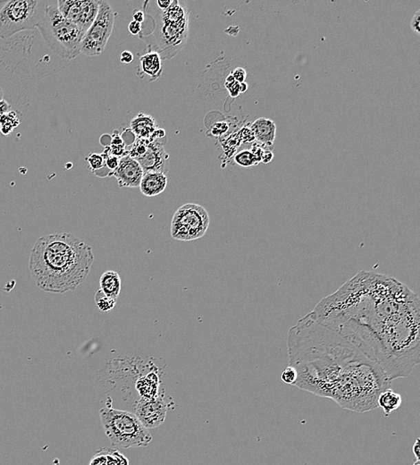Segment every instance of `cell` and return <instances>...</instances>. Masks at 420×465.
I'll return each instance as SVG.
<instances>
[{
	"mask_svg": "<svg viewBox=\"0 0 420 465\" xmlns=\"http://www.w3.org/2000/svg\"><path fill=\"white\" fill-rule=\"evenodd\" d=\"M362 351L390 380L420 362V299L395 278L359 271L311 311Z\"/></svg>",
	"mask_w": 420,
	"mask_h": 465,
	"instance_id": "cell-1",
	"label": "cell"
},
{
	"mask_svg": "<svg viewBox=\"0 0 420 465\" xmlns=\"http://www.w3.org/2000/svg\"><path fill=\"white\" fill-rule=\"evenodd\" d=\"M289 365L298 373L294 386L331 398L344 409H377L378 397L392 381L355 344L311 313L288 332Z\"/></svg>",
	"mask_w": 420,
	"mask_h": 465,
	"instance_id": "cell-2",
	"label": "cell"
},
{
	"mask_svg": "<svg viewBox=\"0 0 420 465\" xmlns=\"http://www.w3.org/2000/svg\"><path fill=\"white\" fill-rule=\"evenodd\" d=\"M94 262L91 246L72 234L40 237L30 254L29 271L36 286L47 293H65L82 285Z\"/></svg>",
	"mask_w": 420,
	"mask_h": 465,
	"instance_id": "cell-3",
	"label": "cell"
},
{
	"mask_svg": "<svg viewBox=\"0 0 420 465\" xmlns=\"http://www.w3.org/2000/svg\"><path fill=\"white\" fill-rule=\"evenodd\" d=\"M48 48L65 59H74L81 54V44L85 32L65 19L58 6L49 5L38 28Z\"/></svg>",
	"mask_w": 420,
	"mask_h": 465,
	"instance_id": "cell-4",
	"label": "cell"
},
{
	"mask_svg": "<svg viewBox=\"0 0 420 465\" xmlns=\"http://www.w3.org/2000/svg\"><path fill=\"white\" fill-rule=\"evenodd\" d=\"M187 3L173 1L166 10L158 8L155 20V37L162 59H171L185 47L189 34Z\"/></svg>",
	"mask_w": 420,
	"mask_h": 465,
	"instance_id": "cell-5",
	"label": "cell"
},
{
	"mask_svg": "<svg viewBox=\"0 0 420 465\" xmlns=\"http://www.w3.org/2000/svg\"><path fill=\"white\" fill-rule=\"evenodd\" d=\"M102 427L113 446L120 448H144L152 440L151 434L134 413L102 408Z\"/></svg>",
	"mask_w": 420,
	"mask_h": 465,
	"instance_id": "cell-6",
	"label": "cell"
},
{
	"mask_svg": "<svg viewBox=\"0 0 420 465\" xmlns=\"http://www.w3.org/2000/svg\"><path fill=\"white\" fill-rule=\"evenodd\" d=\"M48 6L41 0H0V39L38 28Z\"/></svg>",
	"mask_w": 420,
	"mask_h": 465,
	"instance_id": "cell-7",
	"label": "cell"
},
{
	"mask_svg": "<svg viewBox=\"0 0 420 465\" xmlns=\"http://www.w3.org/2000/svg\"><path fill=\"white\" fill-rule=\"evenodd\" d=\"M209 223V214L205 208L198 204L186 203L173 216L171 236L177 241H194L205 236Z\"/></svg>",
	"mask_w": 420,
	"mask_h": 465,
	"instance_id": "cell-8",
	"label": "cell"
},
{
	"mask_svg": "<svg viewBox=\"0 0 420 465\" xmlns=\"http://www.w3.org/2000/svg\"><path fill=\"white\" fill-rule=\"evenodd\" d=\"M114 23L115 13L112 8L109 2L101 0L98 16L84 34L81 44V54L87 56H100L109 43Z\"/></svg>",
	"mask_w": 420,
	"mask_h": 465,
	"instance_id": "cell-9",
	"label": "cell"
},
{
	"mask_svg": "<svg viewBox=\"0 0 420 465\" xmlns=\"http://www.w3.org/2000/svg\"><path fill=\"white\" fill-rule=\"evenodd\" d=\"M100 3L101 0H59L56 6L65 19L86 34L98 16Z\"/></svg>",
	"mask_w": 420,
	"mask_h": 465,
	"instance_id": "cell-10",
	"label": "cell"
},
{
	"mask_svg": "<svg viewBox=\"0 0 420 465\" xmlns=\"http://www.w3.org/2000/svg\"><path fill=\"white\" fill-rule=\"evenodd\" d=\"M168 404L160 395L154 398L140 397L135 406L134 415L148 430L160 427L167 415Z\"/></svg>",
	"mask_w": 420,
	"mask_h": 465,
	"instance_id": "cell-11",
	"label": "cell"
},
{
	"mask_svg": "<svg viewBox=\"0 0 420 465\" xmlns=\"http://www.w3.org/2000/svg\"><path fill=\"white\" fill-rule=\"evenodd\" d=\"M167 137L164 139H148V148L142 157L137 158L145 173L160 172L166 174L169 170V156L165 145Z\"/></svg>",
	"mask_w": 420,
	"mask_h": 465,
	"instance_id": "cell-12",
	"label": "cell"
},
{
	"mask_svg": "<svg viewBox=\"0 0 420 465\" xmlns=\"http://www.w3.org/2000/svg\"><path fill=\"white\" fill-rule=\"evenodd\" d=\"M144 171L139 162L128 154L121 158L118 169L112 174V176L118 180L121 188L140 187Z\"/></svg>",
	"mask_w": 420,
	"mask_h": 465,
	"instance_id": "cell-13",
	"label": "cell"
},
{
	"mask_svg": "<svg viewBox=\"0 0 420 465\" xmlns=\"http://www.w3.org/2000/svg\"><path fill=\"white\" fill-rule=\"evenodd\" d=\"M167 178L166 174L160 172L145 173L140 182V189L147 197L158 196L166 190Z\"/></svg>",
	"mask_w": 420,
	"mask_h": 465,
	"instance_id": "cell-14",
	"label": "cell"
},
{
	"mask_svg": "<svg viewBox=\"0 0 420 465\" xmlns=\"http://www.w3.org/2000/svg\"><path fill=\"white\" fill-rule=\"evenodd\" d=\"M163 59L158 51L149 50L140 59V72L149 77L151 81H156L163 73Z\"/></svg>",
	"mask_w": 420,
	"mask_h": 465,
	"instance_id": "cell-15",
	"label": "cell"
},
{
	"mask_svg": "<svg viewBox=\"0 0 420 465\" xmlns=\"http://www.w3.org/2000/svg\"><path fill=\"white\" fill-rule=\"evenodd\" d=\"M255 139L266 146H272L277 134V125L272 120L261 118L255 120L251 125Z\"/></svg>",
	"mask_w": 420,
	"mask_h": 465,
	"instance_id": "cell-16",
	"label": "cell"
},
{
	"mask_svg": "<svg viewBox=\"0 0 420 465\" xmlns=\"http://www.w3.org/2000/svg\"><path fill=\"white\" fill-rule=\"evenodd\" d=\"M157 128L155 118L146 114H138L131 121V131L138 139H149Z\"/></svg>",
	"mask_w": 420,
	"mask_h": 465,
	"instance_id": "cell-17",
	"label": "cell"
},
{
	"mask_svg": "<svg viewBox=\"0 0 420 465\" xmlns=\"http://www.w3.org/2000/svg\"><path fill=\"white\" fill-rule=\"evenodd\" d=\"M100 287L102 292L107 296L118 300L121 292L122 281L118 272L107 271L100 278Z\"/></svg>",
	"mask_w": 420,
	"mask_h": 465,
	"instance_id": "cell-18",
	"label": "cell"
},
{
	"mask_svg": "<svg viewBox=\"0 0 420 465\" xmlns=\"http://www.w3.org/2000/svg\"><path fill=\"white\" fill-rule=\"evenodd\" d=\"M401 402L403 399L401 395L395 393L394 390L388 389L381 393L378 397L377 404L378 407L382 408L385 415L388 416L390 413L400 408Z\"/></svg>",
	"mask_w": 420,
	"mask_h": 465,
	"instance_id": "cell-19",
	"label": "cell"
},
{
	"mask_svg": "<svg viewBox=\"0 0 420 465\" xmlns=\"http://www.w3.org/2000/svg\"><path fill=\"white\" fill-rule=\"evenodd\" d=\"M158 386H160L158 378L152 374L139 380L136 388L142 397L154 398L158 395Z\"/></svg>",
	"mask_w": 420,
	"mask_h": 465,
	"instance_id": "cell-20",
	"label": "cell"
},
{
	"mask_svg": "<svg viewBox=\"0 0 420 465\" xmlns=\"http://www.w3.org/2000/svg\"><path fill=\"white\" fill-rule=\"evenodd\" d=\"M20 125L16 111L10 110L0 116V132L3 136H8Z\"/></svg>",
	"mask_w": 420,
	"mask_h": 465,
	"instance_id": "cell-21",
	"label": "cell"
},
{
	"mask_svg": "<svg viewBox=\"0 0 420 465\" xmlns=\"http://www.w3.org/2000/svg\"><path fill=\"white\" fill-rule=\"evenodd\" d=\"M235 161L239 166L244 167H251L257 166L261 162V160L253 149H244L235 156Z\"/></svg>",
	"mask_w": 420,
	"mask_h": 465,
	"instance_id": "cell-22",
	"label": "cell"
},
{
	"mask_svg": "<svg viewBox=\"0 0 420 465\" xmlns=\"http://www.w3.org/2000/svg\"><path fill=\"white\" fill-rule=\"evenodd\" d=\"M94 301L96 305L98 306V308L100 309L101 311L107 313V311H112L113 309L115 308L118 300L107 296V295H105L101 290H98V292L95 293Z\"/></svg>",
	"mask_w": 420,
	"mask_h": 465,
	"instance_id": "cell-23",
	"label": "cell"
},
{
	"mask_svg": "<svg viewBox=\"0 0 420 465\" xmlns=\"http://www.w3.org/2000/svg\"><path fill=\"white\" fill-rule=\"evenodd\" d=\"M107 459L109 465H129V460L119 452L118 450L103 448H101Z\"/></svg>",
	"mask_w": 420,
	"mask_h": 465,
	"instance_id": "cell-24",
	"label": "cell"
},
{
	"mask_svg": "<svg viewBox=\"0 0 420 465\" xmlns=\"http://www.w3.org/2000/svg\"><path fill=\"white\" fill-rule=\"evenodd\" d=\"M86 161H88L90 169H92V172L97 174L98 171L103 169L104 167H106L105 165V158L102 154H97V153H93L86 158Z\"/></svg>",
	"mask_w": 420,
	"mask_h": 465,
	"instance_id": "cell-25",
	"label": "cell"
},
{
	"mask_svg": "<svg viewBox=\"0 0 420 465\" xmlns=\"http://www.w3.org/2000/svg\"><path fill=\"white\" fill-rule=\"evenodd\" d=\"M297 379H298V373H297L296 369L293 367V366H288L286 370L282 372L281 380L284 383L288 384V385L293 386Z\"/></svg>",
	"mask_w": 420,
	"mask_h": 465,
	"instance_id": "cell-26",
	"label": "cell"
},
{
	"mask_svg": "<svg viewBox=\"0 0 420 465\" xmlns=\"http://www.w3.org/2000/svg\"><path fill=\"white\" fill-rule=\"evenodd\" d=\"M226 88L227 91L229 92V94L232 98H237L240 94H241V91H240V83H237L232 74H229L227 76L226 80Z\"/></svg>",
	"mask_w": 420,
	"mask_h": 465,
	"instance_id": "cell-27",
	"label": "cell"
},
{
	"mask_svg": "<svg viewBox=\"0 0 420 465\" xmlns=\"http://www.w3.org/2000/svg\"><path fill=\"white\" fill-rule=\"evenodd\" d=\"M90 465H109L107 464V459L106 455L102 451V449H98L96 454L93 455Z\"/></svg>",
	"mask_w": 420,
	"mask_h": 465,
	"instance_id": "cell-28",
	"label": "cell"
},
{
	"mask_svg": "<svg viewBox=\"0 0 420 465\" xmlns=\"http://www.w3.org/2000/svg\"><path fill=\"white\" fill-rule=\"evenodd\" d=\"M231 74H232L233 79L239 83H245L246 77H247V73H246L245 69L242 68H236Z\"/></svg>",
	"mask_w": 420,
	"mask_h": 465,
	"instance_id": "cell-29",
	"label": "cell"
},
{
	"mask_svg": "<svg viewBox=\"0 0 420 465\" xmlns=\"http://www.w3.org/2000/svg\"><path fill=\"white\" fill-rule=\"evenodd\" d=\"M410 28L420 37V9L414 14L412 22H410Z\"/></svg>",
	"mask_w": 420,
	"mask_h": 465,
	"instance_id": "cell-30",
	"label": "cell"
},
{
	"mask_svg": "<svg viewBox=\"0 0 420 465\" xmlns=\"http://www.w3.org/2000/svg\"><path fill=\"white\" fill-rule=\"evenodd\" d=\"M242 139H244L242 142L251 143L253 142L255 139L253 132H252L251 127H244L242 129L241 136Z\"/></svg>",
	"mask_w": 420,
	"mask_h": 465,
	"instance_id": "cell-31",
	"label": "cell"
},
{
	"mask_svg": "<svg viewBox=\"0 0 420 465\" xmlns=\"http://www.w3.org/2000/svg\"><path fill=\"white\" fill-rule=\"evenodd\" d=\"M128 30L131 34L134 36L140 35L143 32V23L135 22L133 20L129 23Z\"/></svg>",
	"mask_w": 420,
	"mask_h": 465,
	"instance_id": "cell-32",
	"label": "cell"
},
{
	"mask_svg": "<svg viewBox=\"0 0 420 465\" xmlns=\"http://www.w3.org/2000/svg\"><path fill=\"white\" fill-rule=\"evenodd\" d=\"M120 60L123 64H130V63L134 61V55L133 53L130 51L125 50L124 52H122L121 56H120Z\"/></svg>",
	"mask_w": 420,
	"mask_h": 465,
	"instance_id": "cell-33",
	"label": "cell"
},
{
	"mask_svg": "<svg viewBox=\"0 0 420 465\" xmlns=\"http://www.w3.org/2000/svg\"><path fill=\"white\" fill-rule=\"evenodd\" d=\"M134 21L140 23L145 22V13L143 11L135 10L133 14Z\"/></svg>",
	"mask_w": 420,
	"mask_h": 465,
	"instance_id": "cell-34",
	"label": "cell"
},
{
	"mask_svg": "<svg viewBox=\"0 0 420 465\" xmlns=\"http://www.w3.org/2000/svg\"><path fill=\"white\" fill-rule=\"evenodd\" d=\"M156 5L158 6V8L161 9V10H166L168 8L172 5L173 0H158L156 1Z\"/></svg>",
	"mask_w": 420,
	"mask_h": 465,
	"instance_id": "cell-35",
	"label": "cell"
},
{
	"mask_svg": "<svg viewBox=\"0 0 420 465\" xmlns=\"http://www.w3.org/2000/svg\"><path fill=\"white\" fill-rule=\"evenodd\" d=\"M413 455H415L417 460H420V437L415 441L412 448Z\"/></svg>",
	"mask_w": 420,
	"mask_h": 465,
	"instance_id": "cell-36",
	"label": "cell"
},
{
	"mask_svg": "<svg viewBox=\"0 0 420 465\" xmlns=\"http://www.w3.org/2000/svg\"><path fill=\"white\" fill-rule=\"evenodd\" d=\"M273 158H274V154H273L271 151H264L261 162L265 164L269 163V162L272 161Z\"/></svg>",
	"mask_w": 420,
	"mask_h": 465,
	"instance_id": "cell-37",
	"label": "cell"
},
{
	"mask_svg": "<svg viewBox=\"0 0 420 465\" xmlns=\"http://www.w3.org/2000/svg\"><path fill=\"white\" fill-rule=\"evenodd\" d=\"M11 110V106L6 101H0V116Z\"/></svg>",
	"mask_w": 420,
	"mask_h": 465,
	"instance_id": "cell-38",
	"label": "cell"
},
{
	"mask_svg": "<svg viewBox=\"0 0 420 465\" xmlns=\"http://www.w3.org/2000/svg\"><path fill=\"white\" fill-rule=\"evenodd\" d=\"M248 90V85L246 83H240V91L241 93H244Z\"/></svg>",
	"mask_w": 420,
	"mask_h": 465,
	"instance_id": "cell-39",
	"label": "cell"
},
{
	"mask_svg": "<svg viewBox=\"0 0 420 465\" xmlns=\"http://www.w3.org/2000/svg\"><path fill=\"white\" fill-rule=\"evenodd\" d=\"M4 101V92H3V90L0 87V101Z\"/></svg>",
	"mask_w": 420,
	"mask_h": 465,
	"instance_id": "cell-40",
	"label": "cell"
},
{
	"mask_svg": "<svg viewBox=\"0 0 420 465\" xmlns=\"http://www.w3.org/2000/svg\"><path fill=\"white\" fill-rule=\"evenodd\" d=\"M413 465H420V460H417Z\"/></svg>",
	"mask_w": 420,
	"mask_h": 465,
	"instance_id": "cell-41",
	"label": "cell"
}]
</instances>
